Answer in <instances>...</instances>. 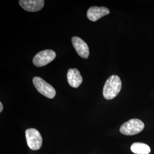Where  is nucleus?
<instances>
[{
    "label": "nucleus",
    "mask_w": 154,
    "mask_h": 154,
    "mask_svg": "<svg viewBox=\"0 0 154 154\" xmlns=\"http://www.w3.org/2000/svg\"><path fill=\"white\" fill-rule=\"evenodd\" d=\"M25 137L28 146L33 150H38L42 146V138L37 130L30 128L26 130Z\"/></svg>",
    "instance_id": "7ed1b4c3"
},
{
    "label": "nucleus",
    "mask_w": 154,
    "mask_h": 154,
    "mask_svg": "<svg viewBox=\"0 0 154 154\" xmlns=\"http://www.w3.org/2000/svg\"><path fill=\"white\" fill-rule=\"evenodd\" d=\"M19 4L22 8L29 12L40 11L44 5L43 0H20Z\"/></svg>",
    "instance_id": "6e6552de"
},
{
    "label": "nucleus",
    "mask_w": 154,
    "mask_h": 154,
    "mask_svg": "<svg viewBox=\"0 0 154 154\" xmlns=\"http://www.w3.org/2000/svg\"><path fill=\"white\" fill-rule=\"evenodd\" d=\"M56 54L52 50H45L38 52L33 57V64L37 67L46 65L55 58Z\"/></svg>",
    "instance_id": "39448f33"
},
{
    "label": "nucleus",
    "mask_w": 154,
    "mask_h": 154,
    "mask_svg": "<svg viewBox=\"0 0 154 154\" xmlns=\"http://www.w3.org/2000/svg\"><path fill=\"white\" fill-rule=\"evenodd\" d=\"M133 152L136 154H149L151 152L150 148L146 144L135 143L131 147Z\"/></svg>",
    "instance_id": "9d476101"
},
{
    "label": "nucleus",
    "mask_w": 154,
    "mask_h": 154,
    "mask_svg": "<svg viewBox=\"0 0 154 154\" xmlns=\"http://www.w3.org/2000/svg\"><path fill=\"white\" fill-rule=\"evenodd\" d=\"M110 14L109 9L105 7L95 6L90 8L87 12V17L89 20L96 22L100 18Z\"/></svg>",
    "instance_id": "0eeeda50"
},
{
    "label": "nucleus",
    "mask_w": 154,
    "mask_h": 154,
    "mask_svg": "<svg viewBox=\"0 0 154 154\" xmlns=\"http://www.w3.org/2000/svg\"><path fill=\"white\" fill-rule=\"evenodd\" d=\"M0 106H1V107H0V108H1V109H0V112H2V111L3 110V105H2V102H0Z\"/></svg>",
    "instance_id": "9b49d317"
},
{
    "label": "nucleus",
    "mask_w": 154,
    "mask_h": 154,
    "mask_svg": "<svg viewBox=\"0 0 154 154\" xmlns=\"http://www.w3.org/2000/svg\"><path fill=\"white\" fill-rule=\"evenodd\" d=\"M122 82L119 77L113 75L107 79L103 88L104 98L107 100L113 99L117 96L121 90Z\"/></svg>",
    "instance_id": "f257e3e1"
},
{
    "label": "nucleus",
    "mask_w": 154,
    "mask_h": 154,
    "mask_svg": "<svg viewBox=\"0 0 154 154\" xmlns=\"http://www.w3.org/2000/svg\"><path fill=\"white\" fill-rule=\"evenodd\" d=\"M72 43L78 54L83 58H88L90 54L88 45L82 38L77 36L72 38Z\"/></svg>",
    "instance_id": "423d86ee"
},
{
    "label": "nucleus",
    "mask_w": 154,
    "mask_h": 154,
    "mask_svg": "<svg viewBox=\"0 0 154 154\" xmlns=\"http://www.w3.org/2000/svg\"><path fill=\"white\" fill-rule=\"evenodd\" d=\"M33 83L36 90L43 96L49 99H53L55 96V89L40 77H34Z\"/></svg>",
    "instance_id": "20e7f679"
},
{
    "label": "nucleus",
    "mask_w": 154,
    "mask_h": 154,
    "mask_svg": "<svg viewBox=\"0 0 154 154\" xmlns=\"http://www.w3.org/2000/svg\"><path fill=\"white\" fill-rule=\"evenodd\" d=\"M67 77L69 85L72 88H78L83 82L82 77L79 71L76 69H69Z\"/></svg>",
    "instance_id": "1a4fd4ad"
},
{
    "label": "nucleus",
    "mask_w": 154,
    "mask_h": 154,
    "mask_svg": "<svg viewBox=\"0 0 154 154\" xmlns=\"http://www.w3.org/2000/svg\"><path fill=\"white\" fill-rule=\"evenodd\" d=\"M144 124L142 121L137 119H133L125 122L120 128L122 134L126 135H133L142 131Z\"/></svg>",
    "instance_id": "f03ea898"
}]
</instances>
